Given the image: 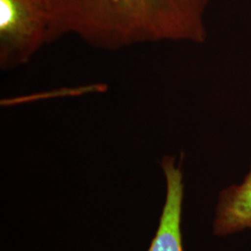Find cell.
Returning <instances> with one entry per match:
<instances>
[{"instance_id":"4","label":"cell","mask_w":251,"mask_h":251,"mask_svg":"<svg viewBox=\"0 0 251 251\" xmlns=\"http://www.w3.org/2000/svg\"><path fill=\"white\" fill-rule=\"evenodd\" d=\"M251 230V165L242 183L233 184L220 193L213 224L218 236Z\"/></svg>"},{"instance_id":"3","label":"cell","mask_w":251,"mask_h":251,"mask_svg":"<svg viewBox=\"0 0 251 251\" xmlns=\"http://www.w3.org/2000/svg\"><path fill=\"white\" fill-rule=\"evenodd\" d=\"M161 167L167 181L166 202L157 231L147 251H183L180 233L184 188L182 173L173 156H164Z\"/></svg>"},{"instance_id":"1","label":"cell","mask_w":251,"mask_h":251,"mask_svg":"<svg viewBox=\"0 0 251 251\" xmlns=\"http://www.w3.org/2000/svg\"><path fill=\"white\" fill-rule=\"evenodd\" d=\"M55 40L118 50L164 41L201 44L210 0H45Z\"/></svg>"},{"instance_id":"2","label":"cell","mask_w":251,"mask_h":251,"mask_svg":"<svg viewBox=\"0 0 251 251\" xmlns=\"http://www.w3.org/2000/svg\"><path fill=\"white\" fill-rule=\"evenodd\" d=\"M55 41L45 0H0V68L7 71L29 63Z\"/></svg>"}]
</instances>
